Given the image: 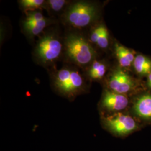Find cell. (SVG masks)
<instances>
[{"mask_svg": "<svg viewBox=\"0 0 151 151\" xmlns=\"http://www.w3.org/2000/svg\"><path fill=\"white\" fill-rule=\"evenodd\" d=\"M103 128L114 137L124 139L142 129L144 127L128 111L111 115H101Z\"/></svg>", "mask_w": 151, "mask_h": 151, "instance_id": "cell-1", "label": "cell"}, {"mask_svg": "<svg viewBox=\"0 0 151 151\" xmlns=\"http://www.w3.org/2000/svg\"><path fill=\"white\" fill-rule=\"evenodd\" d=\"M65 47L68 58L80 66L91 63L96 55L94 49L89 42L77 34H72L66 37Z\"/></svg>", "mask_w": 151, "mask_h": 151, "instance_id": "cell-2", "label": "cell"}, {"mask_svg": "<svg viewBox=\"0 0 151 151\" xmlns=\"http://www.w3.org/2000/svg\"><path fill=\"white\" fill-rule=\"evenodd\" d=\"M97 6L87 2H78L71 6L65 15L67 24L75 27H84L91 24L97 19Z\"/></svg>", "mask_w": 151, "mask_h": 151, "instance_id": "cell-3", "label": "cell"}, {"mask_svg": "<svg viewBox=\"0 0 151 151\" xmlns=\"http://www.w3.org/2000/svg\"><path fill=\"white\" fill-rule=\"evenodd\" d=\"M57 90L67 97H73L83 90L84 81L80 73L75 70L63 68L59 70L54 78Z\"/></svg>", "mask_w": 151, "mask_h": 151, "instance_id": "cell-4", "label": "cell"}, {"mask_svg": "<svg viewBox=\"0 0 151 151\" xmlns=\"http://www.w3.org/2000/svg\"><path fill=\"white\" fill-rule=\"evenodd\" d=\"M130 103L129 96L106 89L103 92L99 104L101 115L108 116L128 111Z\"/></svg>", "mask_w": 151, "mask_h": 151, "instance_id": "cell-5", "label": "cell"}, {"mask_svg": "<svg viewBox=\"0 0 151 151\" xmlns=\"http://www.w3.org/2000/svg\"><path fill=\"white\" fill-rule=\"evenodd\" d=\"M128 112L144 127L151 126V92H145L131 100Z\"/></svg>", "mask_w": 151, "mask_h": 151, "instance_id": "cell-6", "label": "cell"}, {"mask_svg": "<svg viewBox=\"0 0 151 151\" xmlns=\"http://www.w3.org/2000/svg\"><path fill=\"white\" fill-rule=\"evenodd\" d=\"M62 44L53 35H47L41 38L37 44L36 54L44 63L52 62L57 60L62 52Z\"/></svg>", "mask_w": 151, "mask_h": 151, "instance_id": "cell-7", "label": "cell"}, {"mask_svg": "<svg viewBox=\"0 0 151 151\" xmlns=\"http://www.w3.org/2000/svg\"><path fill=\"white\" fill-rule=\"evenodd\" d=\"M109 90L128 95L135 91L137 82L120 67L114 70L108 81Z\"/></svg>", "mask_w": 151, "mask_h": 151, "instance_id": "cell-8", "label": "cell"}, {"mask_svg": "<svg viewBox=\"0 0 151 151\" xmlns=\"http://www.w3.org/2000/svg\"><path fill=\"white\" fill-rule=\"evenodd\" d=\"M114 52L121 68H128L133 65L135 55L132 50L116 43L114 45Z\"/></svg>", "mask_w": 151, "mask_h": 151, "instance_id": "cell-9", "label": "cell"}, {"mask_svg": "<svg viewBox=\"0 0 151 151\" xmlns=\"http://www.w3.org/2000/svg\"><path fill=\"white\" fill-rule=\"evenodd\" d=\"M133 66L137 75L147 77L151 73V59L143 54L136 55Z\"/></svg>", "mask_w": 151, "mask_h": 151, "instance_id": "cell-10", "label": "cell"}, {"mask_svg": "<svg viewBox=\"0 0 151 151\" xmlns=\"http://www.w3.org/2000/svg\"><path fill=\"white\" fill-rule=\"evenodd\" d=\"M107 71V66L102 62L95 60L92 62L89 70L88 75L93 80H101L105 75Z\"/></svg>", "mask_w": 151, "mask_h": 151, "instance_id": "cell-11", "label": "cell"}, {"mask_svg": "<svg viewBox=\"0 0 151 151\" xmlns=\"http://www.w3.org/2000/svg\"><path fill=\"white\" fill-rule=\"evenodd\" d=\"M47 20L45 19L43 20L24 25V27L27 32L32 36H36L43 30L47 25Z\"/></svg>", "mask_w": 151, "mask_h": 151, "instance_id": "cell-12", "label": "cell"}, {"mask_svg": "<svg viewBox=\"0 0 151 151\" xmlns=\"http://www.w3.org/2000/svg\"><path fill=\"white\" fill-rule=\"evenodd\" d=\"M109 34L108 29L104 24H102L101 32L97 40V45L100 48L104 49L107 48L109 44Z\"/></svg>", "mask_w": 151, "mask_h": 151, "instance_id": "cell-13", "label": "cell"}, {"mask_svg": "<svg viewBox=\"0 0 151 151\" xmlns=\"http://www.w3.org/2000/svg\"><path fill=\"white\" fill-rule=\"evenodd\" d=\"M22 7L27 10L39 9L44 4L43 0H22L20 1Z\"/></svg>", "mask_w": 151, "mask_h": 151, "instance_id": "cell-14", "label": "cell"}, {"mask_svg": "<svg viewBox=\"0 0 151 151\" xmlns=\"http://www.w3.org/2000/svg\"><path fill=\"white\" fill-rule=\"evenodd\" d=\"M45 19L43 15L39 11H33L28 14L24 22V25L40 22Z\"/></svg>", "mask_w": 151, "mask_h": 151, "instance_id": "cell-15", "label": "cell"}, {"mask_svg": "<svg viewBox=\"0 0 151 151\" xmlns=\"http://www.w3.org/2000/svg\"><path fill=\"white\" fill-rule=\"evenodd\" d=\"M48 4L52 10L59 11L63 9L66 4V1L65 0H49Z\"/></svg>", "mask_w": 151, "mask_h": 151, "instance_id": "cell-16", "label": "cell"}, {"mask_svg": "<svg viewBox=\"0 0 151 151\" xmlns=\"http://www.w3.org/2000/svg\"><path fill=\"white\" fill-rule=\"evenodd\" d=\"M101 26H102V24H100L92 32L90 35V40L92 43L97 44V40L101 32Z\"/></svg>", "mask_w": 151, "mask_h": 151, "instance_id": "cell-17", "label": "cell"}, {"mask_svg": "<svg viewBox=\"0 0 151 151\" xmlns=\"http://www.w3.org/2000/svg\"><path fill=\"white\" fill-rule=\"evenodd\" d=\"M147 77V85L151 90V73L150 75H148Z\"/></svg>", "mask_w": 151, "mask_h": 151, "instance_id": "cell-18", "label": "cell"}]
</instances>
